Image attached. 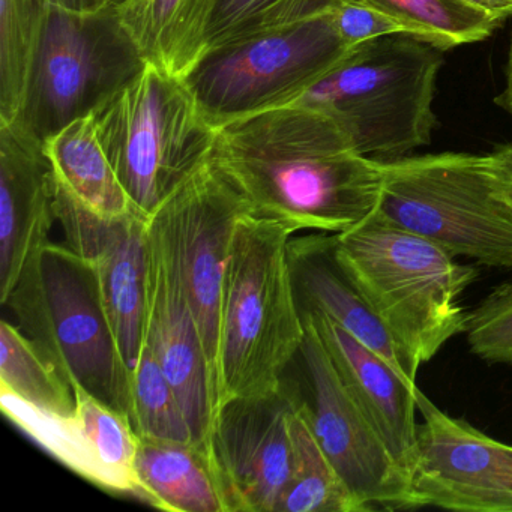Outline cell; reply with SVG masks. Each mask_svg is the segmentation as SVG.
<instances>
[{"label":"cell","instance_id":"cell-11","mask_svg":"<svg viewBox=\"0 0 512 512\" xmlns=\"http://www.w3.org/2000/svg\"><path fill=\"white\" fill-rule=\"evenodd\" d=\"M422 421L409 469L415 508L512 512V446L440 410L415 391Z\"/></svg>","mask_w":512,"mask_h":512},{"label":"cell","instance_id":"cell-13","mask_svg":"<svg viewBox=\"0 0 512 512\" xmlns=\"http://www.w3.org/2000/svg\"><path fill=\"white\" fill-rule=\"evenodd\" d=\"M292 410L283 388L215 410L206 446L227 512H277L292 470Z\"/></svg>","mask_w":512,"mask_h":512},{"label":"cell","instance_id":"cell-18","mask_svg":"<svg viewBox=\"0 0 512 512\" xmlns=\"http://www.w3.org/2000/svg\"><path fill=\"white\" fill-rule=\"evenodd\" d=\"M287 259L301 313L325 314L382 356L409 385L418 386V370L338 262L337 233L292 236Z\"/></svg>","mask_w":512,"mask_h":512},{"label":"cell","instance_id":"cell-10","mask_svg":"<svg viewBox=\"0 0 512 512\" xmlns=\"http://www.w3.org/2000/svg\"><path fill=\"white\" fill-rule=\"evenodd\" d=\"M304 325V343L281 388L365 511L415 509L409 476L347 392L316 329L307 320Z\"/></svg>","mask_w":512,"mask_h":512},{"label":"cell","instance_id":"cell-31","mask_svg":"<svg viewBox=\"0 0 512 512\" xmlns=\"http://www.w3.org/2000/svg\"><path fill=\"white\" fill-rule=\"evenodd\" d=\"M457 2L484 14L499 28L512 17V0H457Z\"/></svg>","mask_w":512,"mask_h":512},{"label":"cell","instance_id":"cell-25","mask_svg":"<svg viewBox=\"0 0 512 512\" xmlns=\"http://www.w3.org/2000/svg\"><path fill=\"white\" fill-rule=\"evenodd\" d=\"M52 0H0V124L16 121Z\"/></svg>","mask_w":512,"mask_h":512},{"label":"cell","instance_id":"cell-27","mask_svg":"<svg viewBox=\"0 0 512 512\" xmlns=\"http://www.w3.org/2000/svg\"><path fill=\"white\" fill-rule=\"evenodd\" d=\"M130 418L139 437L194 442L178 394L146 337L131 376Z\"/></svg>","mask_w":512,"mask_h":512},{"label":"cell","instance_id":"cell-28","mask_svg":"<svg viewBox=\"0 0 512 512\" xmlns=\"http://www.w3.org/2000/svg\"><path fill=\"white\" fill-rule=\"evenodd\" d=\"M341 0H218L205 52L220 44L286 28L329 13Z\"/></svg>","mask_w":512,"mask_h":512},{"label":"cell","instance_id":"cell-17","mask_svg":"<svg viewBox=\"0 0 512 512\" xmlns=\"http://www.w3.org/2000/svg\"><path fill=\"white\" fill-rule=\"evenodd\" d=\"M55 176L43 143L16 122L0 124V301L4 304L32 257L49 244Z\"/></svg>","mask_w":512,"mask_h":512},{"label":"cell","instance_id":"cell-2","mask_svg":"<svg viewBox=\"0 0 512 512\" xmlns=\"http://www.w3.org/2000/svg\"><path fill=\"white\" fill-rule=\"evenodd\" d=\"M337 257L416 370L466 332L460 296L478 272L460 265L436 242L386 220L376 209L337 233Z\"/></svg>","mask_w":512,"mask_h":512},{"label":"cell","instance_id":"cell-20","mask_svg":"<svg viewBox=\"0 0 512 512\" xmlns=\"http://www.w3.org/2000/svg\"><path fill=\"white\" fill-rule=\"evenodd\" d=\"M139 499L173 512H227L208 446L139 437Z\"/></svg>","mask_w":512,"mask_h":512},{"label":"cell","instance_id":"cell-30","mask_svg":"<svg viewBox=\"0 0 512 512\" xmlns=\"http://www.w3.org/2000/svg\"><path fill=\"white\" fill-rule=\"evenodd\" d=\"M329 14L335 31L349 47H356L385 35L409 34L397 20L353 0H341Z\"/></svg>","mask_w":512,"mask_h":512},{"label":"cell","instance_id":"cell-12","mask_svg":"<svg viewBox=\"0 0 512 512\" xmlns=\"http://www.w3.org/2000/svg\"><path fill=\"white\" fill-rule=\"evenodd\" d=\"M160 208L175 235L185 289L208 358L215 407L224 277L233 235L242 215L248 214L247 205L211 155Z\"/></svg>","mask_w":512,"mask_h":512},{"label":"cell","instance_id":"cell-26","mask_svg":"<svg viewBox=\"0 0 512 512\" xmlns=\"http://www.w3.org/2000/svg\"><path fill=\"white\" fill-rule=\"evenodd\" d=\"M373 8L422 38L437 49H455L481 43L499 26L484 14L464 7L457 0H353Z\"/></svg>","mask_w":512,"mask_h":512},{"label":"cell","instance_id":"cell-14","mask_svg":"<svg viewBox=\"0 0 512 512\" xmlns=\"http://www.w3.org/2000/svg\"><path fill=\"white\" fill-rule=\"evenodd\" d=\"M56 218L65 244L88 260L116 346L133 376L145 340L148 314V223L128 215L106 218L77 202L55 181Z\"/></svg>","mask_w":512,"mask_h":512},{"label":"cell","instance_id":"cell-24","mask_svg":"<svg viewBox=\"0 0 512 512\" xmlns=\"http://www.w3.org/2000/svg\"><path fill=\"white\" fill-rule=\"evenodd\" d=\"M0 391L53 415L71 416L76 410L73 386L34 340L8 320L0 322Z\"/></svg>","mask_w":512,"mask_h":512},{"label":"cell","instance_id":"cell-8","mask_svg":"<svg viewBox=\"0 0 512 512\" xmlns=\"http://www.w3.org/2000/svg\"><path fill=\"white\" fill-rule=\"evenodd\" d=\"M148 62L113 5L74 11L52 0L16 124L46 142L92 115Z\"/></svg>","mask_w":512,"mask_h":512},{"label":"cell","instance_id":"cell-23","mask_svg":"<svg viewBox=\"0 0 512 512\" xmlns=\"http://www.w3.org/2000/svg\"><path fill=\"white\" fill-rule=\"evenodd\" d=\"M290 437L292 470L277 512L365 511L320 448L307 419L295 404L290 413Z\"/></svg>","mask_w":512,"mask_h":512},{"label":"cell","instance_id":"cell-9","mask_svg":"<svg viewBox=\"0 0 512 512\" xmlns=\"http://www.w3.org/2000/svg\"><path fill=\"white\" fill-rule=\"evenodd\" d=\"M329 13L206 50L184 77L202 118L220 130L289 106L328 76L355 50L341 40Z\"/></svg>","mask_w":512,"mask_h":512},{"label":"cell","instance_id":"cell-32","mask_svg":"<svg viewBox=\"0 0 512 512\" xmlns=\"http://www.w3.org/2000/svg\"><path fill=\"white\" fill-rule=\"evenodd\" d=\"M496 104L502 107L509 116H512V37L509 44L508 59L505 67V86L503 91L496 97Z\"/></svg>","mask_w":512,"mask_h":512},{"label":"cell","instance_id":"cell-7","mask_svg":"<svg viewBox=\"0 0 512 512\" xmlns=\"http://www.w3.org/2000/svg\"><path fill=\"white\" fill-rule=\"evenodd\" d=\"M92 116L119 181L146 218L211 158L217 140L184 79L151 64Z\"/></svg>","mask_w":512,"mask_h":512},{"label":"cell","instance_id":"cell-6","mask_svg":"<svg viewBox=\"0 0 512 512\" xmlns=\"http://www.w3.org/2000/svg\"><path fill=\"white\" fill-rule=\"evenodd\" d=\"M377 211L482 265L512 268V200L491 155L442 152L382 161Z\"/></svg>","mask_w":512,"mask_h":512},{"label":"cell","instance_id":"cell-5","mask_svg":"<svg viewBox=\"0 0 512 512\" xmlns=\"http://www.w3.org/2000/svg\"><path fill=\"white\" fill-rule=\"evenodd\" d=\"M4 305L71 386L130 415L131 373L88 260L65 242H49L32 257Z\"/></svg>","mask_w":512,"mask_h":512},{"label":"cell","instance_id":"cell-33","mask_svg":"<svg viewBox=\"0 0 512 512\" xmlns=\"http://www.w3.org/2000/svg\"><path fill=\"white\" fill-rule=\"evenodd\" d=\"M58 2L74 11L100 10L109 5V0H58Z\"/></svg>","mask_w":512,"mask_h":512},{"label":"cell","instance_id":"cell-21","mask_svg":"<svg viewBox=\"0 0 512 512\" xmlns=\"http://www.w3.org/2000/svg\"><path fill=\"white\" fill-rule=\"evenodd\" d=\"M218 0H127L119 16L148 64L184 79L205 53Z\"/></svg>","mask_w":512,"mask_h":512},{"label":"cell","instance_id":"cell-16","mask_svg":"<svg viewBox=\"0 0 512 512\" xmlns=\"http://www.w3.org/2000/svg\"><path fill=\"white\" fill-rule=\"evenodd\" d=\"M76 410L53 415L0 391V409L20 431L80 478L103 490L139 497V436L130 415L73 386Z\"/></svg>","mask_w":512,"mask_h":512},{"label":"cell","instance_id":"cell-4","mask_svg":"<svg viewBox=\"0 0 512 512\" xmlns=\"http://www.w3.org/2000/svg\"><path fill=\"white\" fill-rule=\"evenodd\" d=\"M442 65L443 50L428 41L385 35L356 46L289 106L311 107L334 119L364 157L398 160L431 143Z\"/></svg>","mask_w":512,"mask_h":512},{"label":"cell","instance_id":"cell-3","mask_svg":"<svg viewBox=\"0 0 512 512\" xmlns=\"http://www.w3.org/2000/svg\"><path fill=\"white\" fill-rule=\"evenodd\" d=\"M292 236L250 214L238 221L221 298L214 412L232 398L280 391L304 343L287 259Z\"/></svg>","mask_w":512,"mask_h":512},{"label":"cell","instance_id":"cell-29","mask_svg":"<svg viewBox=\"0 0 512 512\" xmlns=\"http://www.w3.org/2000/svg\"><path fill=\"white\" fill-rule=\"evenodd\" d=\"M464 334L473 355L512 365V280L494 287L467 313Z\"/></svg>","mask_w":512,"mask_h":512},{"label":"cell","instance_id":"cell-15","mask_svg":"<svg viewBox=\"0 0 512 512\" xmlns=\"http://www.w3.org/2000/svg\"><path fill=\"white\" fill-rule=\"evenodd\" d=\"M145 337L178 394L194 442L206 446L214 413L211 373L185 289L175 235L161 208L148 223Z\"/></svg>","mask_w":512,"mask_h":512},{"label":"cell","instance_id":"cell-34","mask_svg":"<svg viewBox=\"0 0 512 512\" xmlns=\"http://www.w3.org/2000/svg\"><path fill=\"white\" fill-rule=\"evenodd\" d=\"M125 2H127V0H109V5H113V7H121Z\"/></svg>","mask_w":512,"mask_h":512},{"label":"cell","instance_id":"cell-1","mask_svg":"<svg viewBox=\"0 0 512 512\" xmlns=\"http://www.w3.org/2000/svg\"><path fill=\"white\" fill-rule=\"evenodd\" d=\"M212 160L251 217L292 235L346 232L379 206L382 161L359 154L334 119L311 107H278L224 125Z\"/></svg>","mask_w":512,"mask_h":512},{"label":"cell","instance_id":"cell-19","mask_svg":"<svg viewBox=\"0 0 512 512\" xmlns=\"http://www.w3.org/2000/svg\"><path fill=\"white\" fill-rule=\"evenodd\" d=\"M301 316L316 329L347 392L409 476L418 430L415 418L418 386L409 385L382 356L325 314L305 311Z\"/></svg>","mask_w":512,"mask_h":512},{"label":"cell","instance_id":"cell-22","mask_svg":"<svg viewBox=\"0 0 512 512\" xmlns=\"http://www.w3.org/2000/svg\"><path fill=\"white\" fill-rule=\"evenodd\" d=\"M43 148L55 181L77 202L101 217H145L119 181L98 139L94 116L71 122L49 137Z\"/></svg>","mask_w":512,"mask_h":512}]
</instances>
